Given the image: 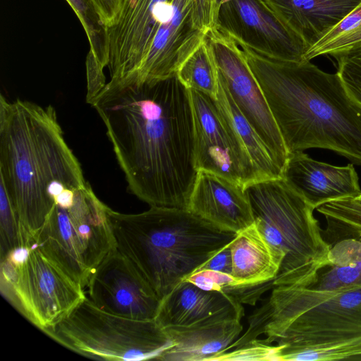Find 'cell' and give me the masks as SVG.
I'll use <instances>...</instances> for the list:
<instances>
[{"mask_svg": "<svg viewBox=\"0 0 361 361\" xmlns=\"http://www.w3.org/2000/svg\"><path fill=\"white\" fill-rule=\"evenodd\" d=\"M106 129L128 191L150 207L187 209L198 171L189 90L176 75L104 87L87 102Z\"/></svg>", "mask_w": 361, "mask_h": 361, "instance_id": "6da1fadb", "label": "cell"}, {"mask_svg": "<svg viewBox=\"0 0 361 361\" xmlns=\"http://www.w3.org/2000/svg\"><path fill=\"white\" fill-rule=\"evenodd\" d=\"M237 43L289 153L326 149L361 166V106L337 72H324L310 61L271 59Z\"/></svg>", "mask_w": 361, "mask_h": 361, "instance_id": "7a4b0ae2", "label": "cell"}, {"mask_svg": "<svg viewBox=\"0 0 361 361\" xmlns=\"http://www.w3.org/2000/svg\"><path fill=\"white\" fill-rule=\"evenodd\" d=\"M0 183L31 246L65 188L86 186L81 165L65 140L56 109L0 97Z\"/></svg>", "mask_w": 361, "mask_h": 361, "instance_id": "3957f363", "label": "cell"}, {"mask_svg": "<svg viewBox=\"0 0 361 361\" xmlns=\"http://www.w3.org/2000/svg\"><path fill=\"white\" fill-rule=\"evenodd\" d=\"M110 217L117 250L160 300L237 234L187 209L150 207L130 214L111 209Z\"/></svg>", "mask_w": 361, "mask_h": 361, "instance_id": "277c9868", "label": "cell"}, {"mask_svg": "<svg viewBox=\"0 0 361 361\" xmlns=\"http://www.w3.org/2000/svg\"><path fill=\"white\" fill-rule=\"evenodd\" d=\"M264 336L268 343L288 347L361 335V287L321 290L275 286L248 318L245 332L227 349Z\"/></svg>", "mask_w": 361, "mask_h": 361, "instance_id": "5b68a950", "label": "cell"}, {"mask_svg": "<svg viewBox=\"0 0 361 361\" xmlns=\"http://www.w3.org/2000/svg\"><path fill=\"white\" fill-rule=\"evenodd\" d=\"M255 223L283 255L275 286L307 287L327 265L331 248L314 209L282 178L255 181L245 187Z\"/></svg>", "mask_w": 361, "mask_h": 361, "instance_id": "8992f818", "label": "cell"}, {"mask_svg": "<svg viewBox=\"0 0 361 361\" xmlns=\"http://www.w3.org/2000/svg\"><path fill=\"white\" fill-rule=\"evenodd\" d=\"M111 209L87 183L75 190L70 204L55 203L33 246L85 288L95 269L117 249Z\"/></svg>", "mask_w": 361, "mask_h": 361, "instance_id": "52a82bcc", "label": "cell"}, {"mask_svg": "<svg viewBox=\"0 0 361 361\" xmlns=\"http://www.w3.org/2000/svg\"><path fill=\"white\" fill-rule=\"evenodd\" d=\"M44 333L73 352L104 360H158L173 345L154 319L114 314L99 309L87 297Z\"/></svg>", "mask_w": 361, "mask_h": 361, "instance_id": "ba28073f", "label": "cell"}, {"mask_svg": "<svg viewBox=\"0 0 361 361\" xmlns=\"http://www.w3.org/2000/svg\"><path fill=\"white\" fill-rule=\"evenodd\" d=\"M1 291L43 332L86 298L84 288L35 246L18 266L6 259L1 261Z\"/></svg>", "mask_w": 361, "mask_h": 361, "instance_id": "9c48e42d", "label": "cell"}, {"mask_svg": "<svg viewBox=\"0 0 361 361\" xmlns=\"http://www.w3.org/2000/svg\"><path fill=\"white\" fill-rule=\"evenodd\" d=\"M218 71L242 114L283 170L289 152L262 90L237 42L219 26L206 35Z\"/></svg>", "mask_w": 361, "mask_h": 361, "instance_id": "30bf717a", "label": "cell"}, {"mask_svg": "<svg viewBox=\"0 0 361 361\" xmlns=\"http://www.w3.org/2000/svg\"><path fill=\"white\" fill-rule=\"evenodd\" d=\"M195 126L197 171H206L243 187L263 180L227 115L217 100L188 90Z\"/></svg>", "mask_w": 361, "mask_h": 361, "instance_id": "8fae6325", "label": "cell"}, {"mask_svg": "<svg viewBox=\"0 0 361 361\" xmlns=\"http://www.w3.org/2000/svg\"><path fill=\"white\" fill-rule=\"evenodd\" d=\"M173 1L124 0L116 20L107 27V83L127 85L133 80Z\"/></svg>", "mask_w": 361, "mask_h": 361, "instance_id": "7c38bea8", "label": "cell"}, {"mask_svg": "<svg viewBox=\"0 0 361 361\" xmlns=\"http://www.w3.org/2000/svg\"><path fill=\"white\" fill-rule=\"evenodd\" d=\"M218 26L235 41L265 56L304 61L306 47L262 0H233L220 6Z\"/></svg>", "mask_w": 361, "mask_h": 361, "instance_id": "4fadbf2b", "label": "cell"}, {"mask_svg": "<svg viewBox=\"0 0 361 361\" xmlns=\"http://www.w3.org/2000/svg\"><path fill=\"white\" fill-rule=\"evenodd\" d=\"M86 288L89 299L99 309L134 319H154L161 302L133 263L117 249L95 269Z\"/></svg>", "mask_w": 361, "mask_h": 361, "instance_id": "5bb4252c", "label": "cell"}, {"mask_svg": "<svg viewBox=\"0 0 361 361\" xmlns=\"http://www.w3.org/2000/svg\"><path fill=\"white\" fill-rule=\"evenodd\" d=\"M206 35L193 25L192 0H173L171 12L160 25L139 71L127 85L176 76Z\"/></svg>", "mask_w": 361, "mask_h": 361, "instance_id": "9a60e30c", "label": "cell"}, {"mask_svg": "<svg viewBox=\"0 0 361 361\" xmlns=\"http://www.w3.org/2000/svg\"><path fill=\"white\" fill-rule=\"evenodd\" d=\"M281 178L314 209L328 202L361 194L353 164L336 166L314 160L303 152L289 153Z\"/></svg>", "mask_w": 361, "mask_h": 361, "instance_id": "2e32d148", "label": "cell"}, {"mask_svg": "<svg viewBox=\"0 0 361 361\" xmlns=\"http://www.w3.org/2000/svg\"><path fill=\"white\" fill-rule=\"evenodd\" d=\"M241 303L222 291L203 290L184 279L161 300L154 320L163 329L241 319Z\"/></svg>", "mask_w": 361, "mask_h": 361, "instance_id": "e0dca14e", "label": "cell"}, {"mask_svg": "<svg viewBox=\"0 0 361 361\" xmlns=\"http://www.w3.org/2000/svg\"><path fill=\"white\" fill-rule=\"evenodd\" d=\"M188 209L220 228L235 233L255 221L245 188L206 171H198Z\"/></svg>", "mask_w": 361, "mask_h": 361, "instance_id": "ac0fdd59", "label": "cell"}, {"mask_svg": "<svg viewBox=\"0 0 361 361\" xmlns=\"http://www.w3.org/2000/svg\"><path fill=\"white\" fill-rule=\"evenodd\" d=\"M262 1L302 42L306 51L361 1V0Z\"/></svg>", "mask_w": 361, "mask_h": 361, "instance_id": "d6986e66", "label": "cell"}, {"mask_svg": "<svg viewBox=\"0 0 361 361\" xmlns=\"http://www.w3.org/2000/svg\"><path fill=\"white\" fill-rule=\"evenodd\" d=\"M240 321H213L164 329L173 345L158 360L212 361L239 338L243 329Z\"/></svg>", "mask_w": 361, "mask_h": 361, "instance_id": "ffe728a7", "label": "cell"}, {"mask_svg": "<svg viewBox=\"0 0 361 361\" xmlns=\"http://www.w3.org/2000/svg\"><path fill=\"white\" fill-rule=\"evenodd\" d=\"M229 245L231 275L237 286L273 283L279 272L283 255L267 240L255 222L237 233Z\"/></svg>", "mask_w": 361, "mask_h": 361, "instance_id": "44dd1931", "label": "cell"}, {"mask_svg": "<svg viewBox=\"0 0 361 361\" xmlns=\"http://www.w3.org/2000/svg\"><path fill=\"white\" fill-rule=\"evenodd\" d=\"M216 100L229 118L262 178H281L282 169L275 162L265 144L237 107L228 90L219 78Z\"/></svg>", "mask_w": 361, "mask_h": 361, "instance_id": "7402d4cb", "label": "cell"}, {"mask_svg": "<svg viewBox=\"0 0 361 361\" xmlns=\"http://www.w3.org/2000/svg\"><path fill=\"white\" fill-rule=\"evenodd\" d=\"M322 55L336 60L361 59V1L305 53L304 61Z\"/></svg>", "mask_w": 361, "mask_h": 361, "instance_id": "603a6c76", "label": "cell"}, {"mask_svg": "<svg viewBox=\"0 0 361 361\" xmlns=\"http://www.w3.org/2000/svg\"><path fill=\"white\" fill-rule=\"evenodd\" d=\"M176 77L187 89L203 92L216 99L218 71L206 37L181 64Z\"/></svg>", "mask_w": 361, "mask_h": 361, "instance_id": "cb8c5ba5", "label": "cell"}, {"mask_svg": "<svg viewBox=\"0 0 361 361\" xmlns=\"http://www.w3.org/2000/svg\"><path fill=\"white\" fill-rule=\"evenodd\" d=\"M279 361H361V335L308 345H281Z\"/></svg>", "mask_w": 361, "mask_h": 361, "instance_id": "d4e9b609", "label": "cell"}, {"mask_svg": "<svg viewBox=\"0 0 361 361\" xmlns=\"http://www.w3.org/2000/svg\"><path fill=\"white\" fill-rule=\"evenodd\" d=\"M77 15L87 35L89 52L104 71L108 61L107 27L93 0H66Z\"/></svg>", "mask_w": 361, "mask_h": 361, "instance_id": "484cf974", "label": "cell"}, {"mask_svg": "<svg viewBox=\"0 0 361 361\" xmlns=\"http://www.w3.org/2000/svg\"><path fill=\"white\" fill-rule=\"evenodd\" d=\"M0 232L1 259L14 249L30 247L24 238L18 216L1 183H0Z\"/></svg>", "mask_w": 361, "mask_h": 361, "instance_id": "4316f807", "label": "cell"}, {"mask_svg": "<svg viewBox=\"0 0 361 361\" xmlns=\"http://www.w3.org/2000/svg\"><path fill=\"white\" fill-rule=\"evenodd\" d=\"M307 287L321 290L361 287V266L353 263H329L319 271L313 283Z\"/></svg>", "mask_w": 361, "mask_h": 361, "instance_id": "83f0119b", "label": "cell"}, {"mask_svg": "<svg viewBox=\"0 0 361 361\" xmlns=\"http://www.w3.org/2000/svg\"><path fill=\"white\" fill-rule=\"evenodd\" d=\"M279 345L254 339L249 343L216 355L213 360H274L279 361ZM212 360V361H213Z\"/></svg>", "mask_w": 361, "mask_h": 361, "instance_id": "f1b7e54d", "label": "cell"}, {"mask_svg": "<svg viewBox=\"0 0 361 361\" xmlns=\"http://www.w3.org/2000/svg\"><path fill=\"white\" fill-rule=\"evenodd\" d=\"M220 0H192L194 27L207 34L218 27Z\"/></svg>", "mask_w": 361, "mask_h": 361, "instance_id": "f546056e", "label": "cell"}, {"mask_svg": "<svg viewBox=\"0 0 361 361\" xmlns=\"http://www.w3.org/2000/svg\"><path fill=\"white\" fill-rule=\"evenodd\" d=\"M337 73L350 97L361 106V59L336 60Z\"/></svg>", "mask_w": 361, "mask_h": 361, "instance_id": "4dcf8cb0", "label": "cell"}, {"mask_svg": "<svg viewBox=\"0 0 361 361\" xmlns=\"http://www.w3.org/2000/svg\"><path fill=\"white\" fill-rule=\"evenodd\" d=\"M185 279L206 290L223 291L228 286H237L231 274L209 269H197Z\"/></svg>", "mask_w": 361, "mask_h": 361, "instance_id": "1f68e13d", "label": "cell"}, {"mask_svg": "<svg viewBox=\"0 0 361 361\" xmlns=\"http://www.w3.org/2000/svg\"><path fill=\"white\" fill-rule=\"evenodd\" d=\"M328 257L331 264L361 266V239L346 238L334 243Z\"/></svg>", "mask_w": 361, "mask_h": 361, "instance_id": "d6a6232c", "label": "cell"}, {"mask_svg": "<svg viewBox=\"0 0 361 361\" xmlns=\"http://www.w3.org/2000/svg\"><path fill=\"white\" fill-rule=\"evenodd\" d=\"M229 244L216 252L197 269H209L231 274L232 259Z\"/></svg>", "mask_w": 361, "mask_h": 361, "instance_id": "836d02e7", "label": "cell"}, {"mask_svg": "<svg viewBox=\"0 0 361 361\" xmlns=\"http://www.w3.org/2000/svg\"><path fill=\"white\" fill-rule=\"evenodd\" d=\"M104 24L111 26L119 14L124 0H93Z\"/></svg>", "mask_w": 361, "mask_h": 361, "instance_id": "e575fe53", "label": "cell"}, {"mask_svg": "<svg viewBox=\"0 0 361 361\" xmlns=\"http://www.w3.org/2000/svg\"><path fill=\"white\" fill-rule=\"evenodd\" d=\"M231 1H233V0H220V2H219V4L220 6L225 4V3H227V2H229Z\"/></svg>", "mask_w": 361, "mask_h": 361, "instance_id": "d590c367", "label": "cell"}, {"mask_svg": "<svg viewBox=\"0 0 361 361\" xmlns=\"http://www.w3.org/2000/svg\"><path fill=\"white\" fill-rule=\"evenodd\" d=\"M357 198L358 200H361V194H360L358 197H357Z\"/></svg>", "mask_w": 361, "mask_h": 361, "instance_id": "8d00e7d4", "label": "cell"}]
</instances>
